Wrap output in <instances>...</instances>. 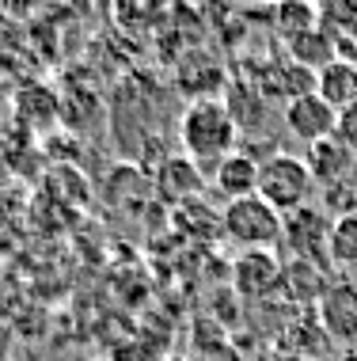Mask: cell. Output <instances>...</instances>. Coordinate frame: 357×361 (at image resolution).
<instances>
[{"instance_id": "6da1fadb", "label": "cell", "mask_w": 357, "mask_h": 361, "mask_svg": "<svg viewBox=\"0 0 357 361\" xmlns=\"http://www.w3.org/2000/svg\"><path fill=\"white\" fill-rule=\"evenodd\" d=\"M179 141H182V156H190L206 175V171H217V164L236 152L239 126L232 111H228V103L194 99L179 118Z\"/></svg>"}, {"instance_id": "7a4b0ae2", "label": "cell", "mask_w": 357, "mask_h": 361, "mask_svg": "<svg viewBox=\"0 0 357 361\" xmlns=\"http://www.w3.org/2000/svg\"><path fill=\"white\" fill-rule=\"evenodd\" d=\"M258 198L266 206H274L277 213H296L304 206H312V194H315V179L308 171L304 156L293 152H274L258 164Z\"/></svg>"}, {"instance_id": "3957f363", "label": "cell", "mask_w": 357, "mask_h": 361, "mask_svg": "<svg viewBox=\"0 0 357 361\" xmlns=\"http://www.w3.org/2000/svg\"><path fill=\"white\" fill-rule=\"evenodd\" d=\"M285 217L274 206H266L258 194L239 202H228L220 209V236L244 251H274L282 243Z\"/></svg>"}, {"instance_id": "277c9868", "label": "cell", "mask_w": 357, "mask_h": 361, "mask_svg": "<svg viewBox=\"0 0 357 361\" xmlns=\"http://www.w3.org/2000/svg\"><path fill=\"white\" fill-rule=\"evenodd\" d=\"M282 270L285 262L277 259V251H239L232 262V286L239 300H270L274 293H282Z\"/></svg>"}, {"instance_id": "5b68a950", "label": "cell", "mask_w": 357, "mask_h": 361, "mask_svg": "<svg viewBox=\"0 0 357 361\" xmlns=\"http://www.w3.org/2000/svg\"><path fill=\"white\" fill-rule=\"evenodd\" d=\"M327 236H331V217L315 206H304L296 213H285L282 243L293 251V259H312L327 262ZM331 267V262H327Z\"/></svg>"}, {"instance_id": "8992f818", "label": "cell", "mask_w": 357, "mask_h": 361, "mask_svg": "<svg viewBox=\"0 0 357 361\" xmlns=\"http://www.w3.org/2000/svg\"><path fill=\"white\" fill-rule=\"evenodd\" d=\"M320 327L331 343L357 346V286L353 281H339L323 293V300L315 305Z\"/></svg>"}, {"instance_id": "52a82bcc", "label": "cell", "mask_w": 357, "mask_h": 361, "mask_svg": "<svg viewBox=\"0 0 357 361\" xmlns=\"http://www.w3.org/2000/svg\"><path fill=\"white\" fill-rule=\"evenodd\" d=\"M334 122H339V111L327 106L315 92H304V95H296L293 103H285V130L293 133V137L308 141V145L331 137Z\"/></svg>"}, {"instance_id": "ba28073f", "label": "cell", "mask_w": 357, "mask_h": 361, "mask_svg": "<svg viewBox=\"0 0 357 361\" xmlns=\"http://www.w3.org/2000/svg\"><path fill=\"white\" fill-rule=\"evenodd\" d=\"M304 164H308V171H312L315 187H334V183H346V179L353 175L357 156H353V152L346 149V145L331 133V137H323V141L308 145Z\"/></svg>"}, {"instance_id": "9c48e42d", "label": "cell", "mask_w": 357, "mask_h": 361, "mask_svg": "<svg viewBox=\"0 0 357 361\" xmlns=\"http://www.w3.org/2000/svg\"><path fill=\"white\" fill-rule=\"evenodd\" d=\"M201 183H206V175L190 156H168V160L160 164L156 171V194L168 206H182V202H194L201 194Z\"/></svg>"}, {"instance_id": "30bf717a", "label": "cell", "mask_w": 357, "mask_h": 361, "mask_svg": "<svg viewBox=\"0 0 357 361\" xmlns=\"http://www.w3.org/2000/svg\"><path fill=\"white\" fill-rule=\"evenodd\" d=\"M331 289L327 278V262H312V259H289L282 270V293L293 305H320L323 293Z\"/></svg>"}, {"instance_id": "8fae6325", "label": "cell", "mask_w": 357, "mask_h": 361, "mask_svg": "<svg viewBox=\"0 0 357 361\" xmlns=\"http://www.w3.org/2000/svg\"><path fill=\"white\" fill-rule=\"evenodd\" d=\"M213 187L225 202H239V198H251L258 190V160L247 156L244 149H236L232 156L217 164L213 171Z\"/></svg>"}, {"instance_id": "7c38bea8", "label": "cell", "mask_w": 357, "mask_h": 361, "mask_svg": "<svg viewBox=\"0 0 357 361\" xmlns=\"http://www.w3.org/2000/svg\"><path fill=\"white\" fill-rule=\"evenodd\" d=\"M315 95L334 106V111H346V106L357 103V65L353 61H331L327 69L315 73Z\"/></svg>"}, {"instance_id": "4fadbf2b", "label": "cell", "mask_w": 357, "mask_h": 361, "mask_svg": "<svg viewBox=\"0 0 357 361\" xmlns=\"http://www.w3.org/2000/svg\"><path fill=\"white\" fill-rule=\"evenodd\" d=\"M61 114V103L50 87L42 84H23L15 92V118L27 126V130H50Z\"/></svg>"}, {"instance_id": "5bb4252c", "label": "cell", "mask_w": 357, "mask_h": 361, "mask_svg": "<svg viewBox=\"0 0 357 361\" xmlns=\"http://www.w3.org/2000/svg\"><path fill=\"white\" fill-rule=\"evenodd\" d=\"M289 61L301 65V69H312V76H315L331 61H339V54H334V35L327 31V27H312V31L289 38Z\"/></svg>"}, {"instance_id": "9a60e30c", "label": "cell", "mask_w": 357, "mask_h": 361, "mask_svg": "<svg viewBox=\"0 0 357 361\" xmlns=\"http://www.w3.org/2000/svg\"><path fill=\"white\" fill-rule=\"evenodd\" d=\"M327 262L334 270L353 278L357 270V213H346V217L331 221V236H327Z\"/></svg>"}, {"instance_id": "2e32d148", "label": "cell", "mask_w": 357, "mask_h": 361, "mask_svg": "<svg viewBox=\"0 0 357 361\" xmlns=\"http://www.w3.org/2000/svg\"><path fill=\"white\" fill-rule=\"evenodd\" d=\"M274 23L285 38H296V35L312 31V27H320V8L315 4H277Z\"/></svg>"}, {"instance_id": "e0dca14e", "label": "cell", "mask_w": 357, "mask_h": 361, "mask_svg": "<svg viewBox=\"0 0 357 361\" xmlns=\"http://www.w3.org/2000/svg\"><path fill=\"white\" fill-rule=\"evenodd\" d=\"M19 213H23V198H19V190H12V187H0V232L15 228Z\"/></svg>"}, {"instance_id": "ac0fdd59", "label": "cell", "mask_w": 357, "mask_h": 361, "mask_svg": "<svg viewBox=\"0 0 357 361\" xmlns=\"http://www.w3.org/2000/svg\"><path fill=\"white\" fill-rule=\"evenodd\" d=\"M334 137H339L346 149L357 156V103L346 106V111H339V122H334Z\"/></svg>"}, {"instance_id": "d6986e66", "label": "cell", "mask_w": 357, "mask_h": 361, "mask_svg": "<svg viewBox=\"0 0 357 361\" xmlns=\"http://www.w3.org/2000/svg\"><path fill=\"white\" fill-rule=\"evenodd\" d=\"M15 171H19V149L0 133V187H8L15 179Z\"/></svg>"}, {"instance_id": "ffe728a7", "label": "cell", "mask_w": 357, "mask_h": 361, "mask_svg": "<svg viewBox=\"0 0 357 361\" xmlns=\"http://www.w3.org/2000/svg\"><path fill=\"white\" fill-rule=\"evenodd\" d=\"M350 281H353V286H357V270H353V278H350Z\"/></svg>"}, {"instance_id": "44dd1931", "label": "cell", "mask_w": 357, "mask_h": 361, "mask_svg": "<svg viewBox=\"0 0 357 361\" xmlns=\"http://www.w3.org/2000/svg\"><path fill=\"white\" fill-rule=\"evenodd\" d=\"M171 361H187V357H171Z\"/></svg>"}]
</instances>
